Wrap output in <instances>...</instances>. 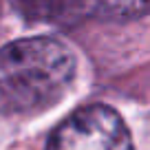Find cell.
<instances>
[{"instance_id": "cell-1", "label": "cell", "mask_w": 150, "mask_h": 150, "mask_svg": "<svg viewBox=\"0 0 150 150\" xmlns=\"http://www.w3.org/2000/svg\"><path fill=\"white\" fill-rule=\"evenodd\" d=\"M75 77V55L55 38H22L0 49V112L51 108Z\"/></svg>"}, {"instance_id": "cell-2", "label": "cell", "mask_w": 150, "mask_h": 150, "mask_svg": "<svg viewBox=\"0 0 150 150\" xmlns=\"http://www.w3.org/2000/svg\"><path fill=\"white\" fill-rule=\"evenodd\" d=\"M47 150H132V139L112 108L91 104L71 112L51 132Z\"/></svg>"}, {"instance_id": "cell-3", "label": "cell", "mask_w": 150, "mask_h": 150, "mask_svg": "<svg viewBox=\"0 0 150 150\" xmlns=\"http://www.w3.org/2000/svg\"><path fill=\"white\" fill-rule=\"evenodd\" d=\"M11 5L29 20L40 22H66L88 11L86 0H11Z\"/></svg>"}, {"instance_id": "cell-4", "label": "cell", "mask_w": 150, "mask_h": 150, "mask_svg": "<svg viewBox=\"0 0 150 150\" xmlns=\"http://www.w3.org/2000/svg\"><path fill=\"white\" fill-rule=\"evenodd\" d=\"M88 11L106 13L117 20L141 18L148 11V0H86Z\"/></svg>"}]
</instances>
